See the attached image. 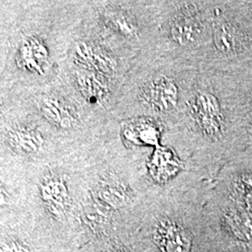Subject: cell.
Masks as SVG:
<instances>
[{
	"instance_id": "obj_1",
	"label": "cell",
	"mask_w": 252,
	"mask_h": 252,
	"mask_svg": "<svg viewBox=\"0 0 252 252\" xmlns=\"http://www.w3.org/2000/svg\"><path fill=\"white\" fill-rule=\"evenodd\" d=\"M228 71L234 82L235 109L240 128V154L237 158L252 160V59Z\"/></svg>"
},
{
	"instance_id": "obj_2",
	"label": "cell",
	"mask_w": 252,
	"mask_h": 252,
	"mask_svg": "<svg viewBox=\"0 0 252 252\" xmlns=\"http://www.w3.org/2000/svg\"><path fill=\"white\" fill-rule=\"evenodd\" d=\"M207 20L198 3H183L173 13L169 22L172 40L180 46H189L204 36Z\"/></svg>"
},
{
	"instance_id": "obj_3",
	"label": "cell",
	"mask_w": 252,
	"mask_h": 252,
	"mask_svg": "<svg viewBox=\"0 0 252 252\" xmlns=\"http://www.w3.org/2000/svg\"><path fill=\"white\" fill-rule=\"evenodd\" d=\"M140 97L148 108L156 112L167 113L179 105L180 86L171 76L158 75L146 82Z\"/></svg>"
},
{
	"instance_id": "obj_4",
	"label": "cell",
	"mask_w": 252,
	"mask_h": 252,
	"mask_svg": "<svg viewBox=\"0 0 252 252\" xmlns=\"http://www.w3.org/2000/svg\"><path fill=\"white\" fill-rule=\"evenodd\" d=\"M74 61L86 71L106 75L115 68V60L98 46L87 41L77 43L73 52Z\"/></svg>"
},
{
	"instance_id": "obj_5",
	"label": "cell",
	"mask_w": 252,
	"mask_h": 252,
	"mask_svg": "<svg viewBox=\"0 0 252 252\" xmlns=\"http://www.w3.org/2000/svg\"><path fill=\"white\" fill-rule=\"evenodd\" d=\"M48 59V51L45 45L36 37L25 39L18 50L17 63L28 72L40 73Z\"/></svg>"
},
{
	"instance_id": "obj_6",
	"label": "cell",
	"mask_w": 252,
	"mask_h": 252,
	"mask_svg": "<svg viewBox=\"0 0 252 252\" xmlns=\"http://www.w3.org/2000/svg\"><path fill=\"white\" fill-rule=\"evenodd\" d=\"M155 236L164 252H189L190 250L189 234L172 222L160 223Z\"/></svg>"
},
{
	"instance_id": "obj_7",
	"label": "cell",
	"mask_w": 252,
	"mask_h": 252,
	"mask_svg": "<svg viewBox=\"0 0 252 252\" xmlns=\"http://www.w3.org/2000/svg\"><path fill=\"white\" fill-rule=\"evenodd\" d=\"M76 81L82 96L91 104H100L107 98L109 90L104 75L85 70L77 74Z\"/></svg>"
},
{
	"instance_id": "obj_8",
	"label": "cell",
	"mask_w": 252,
	"mask_h": 252,
	"mask_svg": "<svg viewBox=\"0 0 252 252\" xmlns=\"http://www.w3.org/2000/svg\"><path fill=\"white\" fill-rule=\"evenodd\" d=\"M8 139L10 147L25 154L36 153L43 143L40 133L29 126H16L9 131Z\"/></svg>"
},
{
	"instance_id": "obj_9",
	"label": "cell",
	"mask_w": 252,
	"mask_h": 252,
	"mask_svg": "<svg viewBox=\"0 0 252 252\" xmlns=\"http://www.w3.org/2000/svg\"><path fill=\"white\" fill-rule=\"evenodd\" d=\"M41 114L54 126L59 128H69L74 124V116L70 109L63 103L52 96H43L37 103Z\"/></svg>"
},
{
	"instance_id": "obj_10",
	"label": "cell",
	"mask_w": 252,
	"mask_h": 252,
	"mask_svg": "<svg viewBox=\"0 0 252 252\" xmlns=\"http://www.w3.org/2000/svg\"><path fill=\"white\" fill-rule=\"evenodd\" d=\"M180 167V162L170 149L159 148L154 153L150 163L153 178L159 181L170 180Z\"/></svg>"
},
{
	"instance_id": "obj_11",
	"label": "cell",
	"mask_w": 252,
	"mask_h": 252,
	"mask_svg": "<svg viewBox=\"0 0 252 252\" xmlns=\"http://www.w3.org/2000/svg\"><path fill=\"white\" fill-rule=\"evenodd\" d=\"M224 218L226 225L236 237L247 239L252 236V220L242 210L236 208L229 209Z\"/></svg>"
},
{
	"instance_id": "obj_12",
	"label": "cell",
	"mask_w": 252,
	"mask_h": 252,
	"mask_svg": "<svg viewBox=\"0 0 252 252\" xmlns=\"http://www.w3.org/2000/svg\"><path fill=\"white\" fill-rule=\"evenodd\" d=\"M108 25L116 32L126 36H135L137 32V25L135 18L124 11H116L108 16Z\"/></svg>"
},
{
	"instance_id": "obj_13",
	"label": "cell",
	"mask_w": 252,
	"mask_h": 252,
	"mask_svg": "<svg viewBox=\"0 0 252 252\" xmlns=\"http://www.w3.org/2000/svg\"><path fill=\"white\" fill-rule=\"evenodd\" d=\"M41 193L44 200L48 201V203L55 207L56 206L64 205L66 199V189L63 183L58 180H51L46 182L42 186Z\"/></svg>"
},
{
	"instance_id": "obj_14",
	"label": "cell",
	"mask_w": 252,
	"mask_h": 252,
	"mask_svg": "<svg viewBox=\"0 0 252 252\" xmlns=\"http://www.w3.org/2000/svg\"><path fill=\"white\" fill-rule=\"evenodd\" d=\"M235 193L247 207L252 210V170L241 173L234 183Z\"/></svg>"
},
{
	"instance_id": "obj_15",
	"label": "cell",
	"mask_w": 252,
	"mask_h": 252,
	"mask_svg": "<svg viewBox=\"0 0 252 252\" xmlns=\"http://www.w3.org/2000/svg\"><path fill=\"white\" fill-rule=\"evenodd\" d=\"M127 133L138 134L140 136L136 141L139 143H146V144H157L158 142V135L159 130L155 126L148 123V124H141L133 128H129L126 130Z\"/></svg>"
},
{
	"instance_id": "obj_16",
	"label": "cell",
	"mask_w": 252,
	"mask_h": 252,
	"mask_svg": "<svg viewBox=\"0 0 252 252\" xmlns=\"http://www.w3.org/2000/svg\"><path fill=\"white\" fill-rule=\"evenodd\" d=\"M248 2H249V6H250V9H251L252 14V1H248Z\"/></svg>"
},
{
	"instance_id": "obj_17",
	"label": "cell",
	"mask_w": 252,
	"mask_h": 252,
	"mask_svg": "<svg viewBox=\"0 0 252 252\" xmlns=\"http://www.w3.org/2000/svg\"><path fill=\"white\" fill-rule=\"evenodd\" d=\"M127 252L126 251H124V250H117V251H114V252Z\"/></svg>"
}]
</instances>
